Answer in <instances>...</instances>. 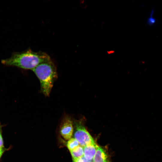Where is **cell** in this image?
<instances>
[{"instance_id":"cell-1","label":"cell","mask_w":162,"mask_h":162,"mask_svg":"<svg viewBox=\"0 0 162 162\" xmlns=\"http://www.w3.org/2000/svg\"><path fill=\"white\" fill-rule=\"evenodd\" d=\"M50 59L45 52H34L28 49L23 52H14L10 57L2 60L1 62L6 66L32 70L39 64Z\"/></svg>"},{"instance_id":"cell-2","label":"cell","mask_w":162,"mask_h":162,"mask_svg":"<svg viewBox=\"0 0 162 162\" xmlns=\"http://www.w3.org/2000/svg\"><path fill=\"white\" fill-rule=\"evenodd\" d=\"M32 70L40 81L41 92L45 96H49L57 77L54 63L50 59L39 64Z\"/></svg>"},{"instance_id":"cell-3","label":"cell","mask_w":162,"mask_h":162,"mask_svg":"<svg viewBox=\"0 0 162 162\" xmlns=\"http://www.w3.org/2000/svg\"><path fill=\"white\" fill-rule=\"evenodd\" d=\"M74 125V138L80 146L84 147L88 145L96 143L85 127L82 120L76 121Z\"/></svg>"},{"instance_id":"cell-4","label":"cell","mask_w":162,"mask_h":162,"mask_svg":"<svg viewBox=\"0 0 162 162\" xmlns=\"http://www.w3.org/2000/svg\"><path fill=\"white\" fill-rule=\"evenodd\" d=\"M74 131L73 123L70 118L67 116L64 118L60 128L62 136L66 140L70 139Z\"/></svg>"},{"instance_id":"cell-5","label":"cell","mask_w":162,"mask_h":162,"mask_svg":"<svg viewBox=\"0 0 162 162\" xmlns=\"http://www.w3.org/2000/svg\"><path fill=\"white\" fill-rule=\"evenodd\" d=\"M93 162H110L108 154L105 150L98 146L93 159Z\"/></svg>"},{"instance_id":"cell-6","label":"cell","mask_w":162,"mask_h":162,"mask_svg":"<svg viewBox=\"0 0 162 162\" xmlns=\"http://www.w3.org/2000/svg\"><path fill=\"white\" fill-rule=\"evenodd\" d=\"M98 146L96 144H90L84 147V158L88 162L93 160Z\"/></svg>"},{"instance_id":"cell-7","label":"cell","mask_w":162,"mask_h":162,"mask_svg":"<svg viewBox=\"0 0 162 162\" xmlns=\"http://www.w3.org/2000/svg\"><path fill=\"white\" fill-rule=\"evenodd\" d=\"M72 159H76L82 158L84 156L83 147L79 145L73 150L70 151Z\"/></svg>"},{"instance_id":"cell-8","label":"cell","mask_w":162,"mask_h":162,"mask_svg":"<svg viewBox=\"0 0 162 162\" xmlns=\"http://www.w3.org/2000/svg\"><path fill=\"white\" fill-rule=\"evenodd\" d=\"M79 145L80 144L78 141L74 138H71L68 141L67 144V146L70 151Z\"/></svg>"},{"instance_id":"cell-9","label":"cell","mask_w":162,"mask_h":162,"mask_svg":"<svg viewBox=\"0 0 162 162\" xmlns=\"http://www.w3.org/2000/svg\"><path fill=\"white\" fill-rule=\"evenodd\" d=\"M154 12V10L153 9L151 11L149 17L147 20V24L150 26L153 25L156 22V20L153 17Z\"/></svg>"},{"instance_id":"cell-10","label":"cell","mask_w":162,"mask_h":162,"mask_svg":"<svg viewBox=\"0 0 162 162\" xmlns=\"http://www.w3.org/2000/svg\"><path fill=\"white\" fill-rule=\"evenodd\" d=\"M2 125H1L0 122V148H3V141L2 135Z\"/></svg>"},{"instance_id":"cell-11","label":"cell","mask_w":162,"mask_h":162,"mask_svg":"<svg viewBox=\"0 0 162 162\" xmlns=\"http://www.w3.org/2000/svg\"><path fill=\"white\" fill-rule=\"evenodd\" d=\"M73 162H89L86 160L83 157L76 159H72Z\"/></svg>"},{"instance_id":"cell-12","label":"cell","mask_w":162,"mask_h":162,"mask_svg":"<svg viewBox=\"0 0 162 162\" xmlns=\"http://www.w3.org/2000/svg\"><path fill=\"white\" fill-rule=\"evenodd\" d=\"M6 149L3 147L0 150V159L2 157L3 154L4 153V152L5 151Z\"/></svg>"},{"instance_id":"cell-13","label":"cell","mask_w":162,"mask_h":162,"mask_svg":"<svg viewBox=\"0 0 162 162\" xmlns=\"http://www.w3.org/2000/svg\"><path fill=\"white\" fill-rule=\"evenodd\" d=\"M1 148H0V149H1Z\"/></svg>"},{"instance_id":"cell-14","label":"cell","mask_w":162,"mask_h":162,"mask_svg":"<svg viewBox=\"0 0 162 162\" xmlns=\"http://www.w3.org/2000/svg\"></svg>"}]
</instances>
